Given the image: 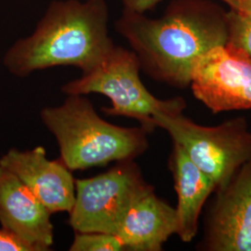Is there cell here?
I'll return each mask as SVG.
<instances>
[{"mask_svg": "<svg viewBox=\"0 0 251 251\" xmlns=\"http://www.w3.org/2000/svg\"><path fill=\"white\" fill-rule=\"evenodd\" d=\"M115 28L136 54L141 70L176 88L190 86L198 59L227 43V11L213 0H172L162 17L124 8Z\"/></svg>", "mask_w": 251, "mask_h": 251, "instance_id": "cell-1", "label": "cell"}, {"mask_svg": "<svg viewBox=\"0 0 251 251\" xmlns=\"http://www.w3.org/2000/svg\"><path fill=\"white\" fill-rule=\"evenodd\" d=\"M0 251H35V250L15 234L0 228Z\"/></svg>", "mask_w": 251, "mask_h": 251, "instance_id": "cell-15", "label": "cell"}, {"mask_svg": "<svg viewBox=\"0 0 251 251\" xmlns=\"http://www.w3.org/2000/svg\"><path fill=\"white\" fill-rule=\"evenodd\" d=\"M124 6V8L134 10L137 12L144 13L147 10L152 9L162 0H120ZM225 2V4L229 7L230 0H221Z\"/></svg>", "mask_w": 251, "mask_h": 251, "instance_id": "cell-16", "label": "cell"}, {"mask_svg": "<svg viewBox=\"0 0 251 251\" xmlns=\"http://www.w3.org/2000/svg\"><path fill=\"white\" fill-rule=\"evenodd\" d=\"M169 167L178 198L176 234L182 242H191L198 234L203 206L208 197L215 193V184L189 159L178 144H173Z\"/></svg>", "mask_w": 251, "mask_h": 251, "instance_id": "cell-12", "label": "cell"}, {"mask_svg": "<svg viewBox=\"0 0 251 251\" xmlns=\"http://www.w3.org/2000/svg\"><path fill=\"white\" fill-rule=\"evenodd\" d=\"M108 22L105 0H54L34 32L9 47L3 64L17 77L63 65L89 72L116 46Z\"/></svg>", "mask_w": 251, "mask_h": 251, "instance_id": "cell-2", "label": "cell"}, {"mask_svg": "<svg viewBox=\"0 0 251 251\" xmlns=\"http://www.w3.org/2000/svg\"><path fill=\"white\" fill-rule=\"evenodd\" d=\"M152 188L133 160L117 162L104 173L76 179L69 225L77 233L116 234L128 208Z\"/></svg>", "mask_w": 251, "mask_h": 251, "instance_id": "cell-6", "label": "cell"}, {"mask_svg": "<svg viewBox=\"0 0 251 251\" xmlns=\"http://www.w3.org/2000/svg\"><path fill=\"white\" fill-rule=\"evenodd\" d=\"M51 213L12 172L0 166V225L35 251L53 243Z\"/></svg>", "mask_w": 251, "mask_h": 251, "instance_id": "cell-10", "label": "cell"}, {"mask_svg": "<svg viewBox=\"0 0 251 251\" xmlns=\"http://www.w3.org/2000/svg\"><path fill=\"white\" fill-rule=\"evenodd\" d=\"M141 65L136 54L115 46L106 58L79 78L63 85L67 95L99 93L111 100L112 106L103 107L108 116L131 117L138 120L149 133L156 127V113H181L186 102L181 97L160 100L145 88L140 77Z\"/></svg>", "mask_w": 251, "mask_h": 251, "instance_id": "cell-4", "label": "cell"}, {"mask_svg": "<svg viewBox=\"0 0 251 251\" xmlns=\"http://www.w3.org/2000/svg\"><path fill=\"white\" fill-rule=\"evenodd\" d=\"M229 9L251 15V0H230Z\"/></svg>", "mask_w": 251, "mask_h": 251, "instance_id": "cell-17", "label": "cell"}, {"mask_svg": "<svg viewBox=\"0 0 251 251\" xmlns=\"http://www.w3.org/2000/svg\"><path fill=\"white\" fill-rule=\"evenodd\" d=\"M40 117L56 138L61 160L70 171L133 160L148 148L149 132L144 127L108 123L83 95H68L62 105L44 108Z\"/></svg>", "mask_w": 251, "mask_h": 251, "instance_id": "cell-3", "label": "cell"}, {"mask_svg": "<svg viewBox=\"0 0 251 251\" xmlns=\"http://www.w3.org/2000/svg\"><path fill=\"white\" fill-rule=\"evenodd\" d=\"M71 251H125L120 239L114 233H77L75 232Z\"/></svg>", "mask_w": 251, "mask_h": 251, "instance_id": "cell-14", "label": "cell"}, {"mask_svg": "<svg viewBox=\"0 0 251 251\" xmlns=\"http://www.w3.org/2000/svg\"><path fill=\"white\" fill-rule=\"evenodd\" d=\"M177 229L176 208L158 198L152 188L128 208L116 234L125 251H160Z\"/></svg>", "mask_w": 251, "mask_h": 251, "instance_id": "cell-11", "label": "cell"}, {"mask_svg": "<svg viewBox=\"0 0 251 251\" xmlns=\"http://www.w3.org/2000/svg\"><path fill=\"white\" fill-rule=\"evenodd\" d=\"M227 44L240 49L251 59V15L229 9Z\"/></svg>", "mask_w": 251, "mask_h": 251, "instance_id": "cell-13", "label": "cell"}, {"mask_svg": "<svg viewBox=\"0 0 251 251\" xmlns=\"http://www.w3.org/2000/svg\"><path fill=\"white\" fill-rule=\"evenodd\" d=\"M215 195L198 250L251 251V157Z\"/></svg>", "mask_w": 251, "mask_h": 251, "instance_id": "cell-8", "label": "cell"}, {"mask_svg": "<svg viewBox=\"0 0 251 251\" xmlns=\"http://www.w3.org/2000/svg\"><path fill=\"white\" fill-rule=\"evenodd\" d=\"M0 166L16 175L51 214L71 211L75 199V180L61 159L47 158L43 147L9 149L0 157Z\"/></svg>", "mask_w": 251, "mask_h": 251, "instance_id": "cell-9", "label": "cell"}, {"mask_svg": "<svg viewBox=\"0 0 251 251\" xmlns=\"http://www.w3.org/2000/svg\"><path fill=\"white\" fill-rule=\"evenodd\" d=\"M156 127L165 129L189 159L215 184L216 191L251 157V131L246 118L235 117L218 126L197 124L182 112L156 113ZM215 191V192H216Z\"/></svg>", "mask_w": 251, "mask_h": 251, "instance_id": "cell-5", "label": "cell"}, {"mask_svg": "<svg viewBox=\"0 0 251 251\" xmlns=\"http://www.w3.org/2000/svg\"><path fill=\"white\" fill-rule=\"evenodd\" d=\"M190 86L214 114L251 109V59L230 44L215 47L198 59Z\"/></svg>", "mask_w": 251, "mask_h": 251, "instance_id": "cell-7", "label": "cell"}]
</instances>
